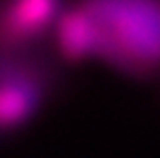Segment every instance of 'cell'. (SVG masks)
Instances as JSON below:
<instances>
[{"label": "cell", "instance_id": "cell-3", "mask_svg": "<svg viewBox=\"0 0 160 158\" xmlns=\"http://www.w3.org/2000/svg\"><path fill=\"white\" fill-rule=\"evenodd\" d=\"M68 0H0V56L39 54Z\"/></svg>", "mask_w": 160, "mask_h": 158}, {"label": "cell", "instance_id": "cell-1", "mask_svg": "<svg viewBox=\"0 0 160 158\" xmlns=\"http://www.w3.org/2000/svg\"><path fill=\"white\" fill-rule=\"evenodd\" d=\"M66 66L102 63L131 80L160 78V0H68L51 34Z\"/></svg>", "mask_w": 160, "mask_h": 158}, {"label": "cell", "instance_id": "cell-2", "mask_svg": "<svg viewBox=\"0 0 160 158\" xmlns=\"http://www.w3.org/2000/svg\"><path fill=\"white\" fill-rule=\"evenodd\" d=\"M61 88V63L46 51L0 56V141L20 136Z\"/></svg>", "mask_w": 160, "mask_h": 158}]
</instances>
